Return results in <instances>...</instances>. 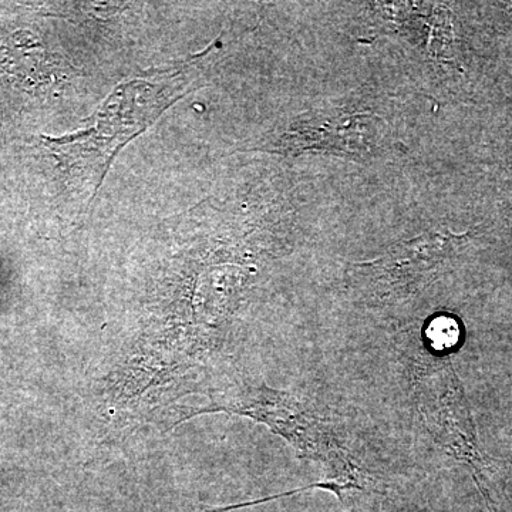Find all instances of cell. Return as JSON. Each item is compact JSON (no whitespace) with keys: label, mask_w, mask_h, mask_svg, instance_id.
<instances>
[{"label":"cell","mask_w":512,"mask_h":512,"mask_svg":"<svg viewBox=\"0 0 512 512\" xmlns=\"http://www.w3.org/2000/svg\"><path fill=\"white\" fill-rule=\"evenodd\" d=\"M467 234V232H466ZM451 231L429 232L387 249L373 261L355 265L357 288L379 301L413 295L429 284L444 262L468 241Z\"/></svg>","instance_id":"4"},{"label":"cell","mask_w":512,"mask_h":512,"mask_svg":"<svg viewBox=\"0 0 512 512\" xmlns=\"http://www.w3.org/2000/svg\"><path fill=\"white\" fill-rule=\"evenodd\" d=\"M184 87L187 83L178 76L156 83L134 80L121 84L97 111L92 126L69 136L43 137L45 146L67 171L89 175L97 191L121 148L180 99Z\"/></svg>","instance_id":"1"},{"label":"cell","mask_w":512,"mask_h":512,"mask_svg":"<svg viewBox=\"0 0 512 512\" xmlns=\"http://www.w3.org/2000/svg\"><path fill=\"white\" fill-rule=\"evenodd\" d=\"M365 484V474H363L362 471H360L359 468H357L355 464L352 463L350 466L338 471V473L333 474V477L329 478V480L319 481V483L308 485V487L288 491V493L275 495V497L264 498V500H256L251 501V503L229 505V507L220 508V510H214L212 512H227L231 510H237V508L249 507V505L262 504L266 503V501L276 500V498L289 497V495L292 494L303 493V491L313 490V488L332 491V493L338 495L339 498H342V495L345 494L346 491L365 490Z\"/></svg>","instance_id":"5"},{"label":"cell","mask_w":512,"mask_h":512,"mask_svg":"<svg viewBox=\"0 0 512 512\" xmlns=\"http://www.w3.org/2000/svg\"><path fill=\"white\" fill-rule=\"evenodd\" d=\"M214 410L251 417L266 424L289 441L299 456L329 464L333 473L352 464L343 454L328 420L291 394L262 386L239 393L234 400Z\"/></svg>","instance_id":"3"},{"label":"cell","mask_w":512,"mask_h":512,"mask_svg":"<svg viewBox=\"0 0 512 512\" xmlns=\"http://www.w3.org/2000/svg\"><path fill=\"white\" fill-rule=\"evenodd\" d=\"M427 339L433 349L444 350L454 348L460 340L458 323L450 316H439L427 328Z\"/></svg>","instance_id":"6"},{"label":"cell","mask_w":512,"mask_h":512,"mask_svg":"<svg viewBox=\"0 0 512 512\" xmlns=\"http://www.w3.org/2000/svg\"><path fill=\"white\" fill-rule=\"evenodd\" d=\"M417 393L419 410L431 437L447 454L470 467L481 493L491 501L494 464L478 444L470 406L453 365L446 360L427 367L419 377Z\"/></svg>","instance_id":"2"}]
</instances>
